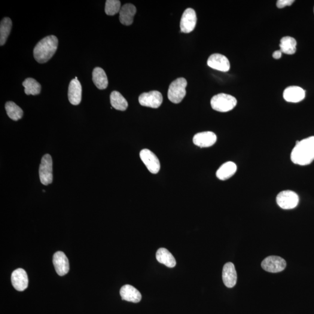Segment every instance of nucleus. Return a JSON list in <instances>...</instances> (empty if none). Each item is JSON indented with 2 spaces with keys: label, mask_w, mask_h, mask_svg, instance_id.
Here are the masks:
<instances>
[{
  "label": "nucleus",
  "mask_w": 314,
  "mask_h": 314,
  "mask_svg": "<svg viewBox=\"0 0 314 314\" xmlns=\"http://www.w3.org/2000/svg\"><path fill=\"white\" fill-rule=\"evenodd\" d=\"M93 81L95 86L100 90L105 89L108 86L107 76L102 68L96 67L93 71Z\"/></svg>",
  "instance_id": "412c9836"
},
{
  "label": "nucleus",
  "mask_w": 314,
  "mask_h": 314,
  "mask_svg": "<svg viewBox=\"0 0 314 314\" xmlns=\"http://www.w3.org/2000/svg\"><path fill=\"white\" fill-rule=\"evenodd\" d=\"M294 2L293 0H279L276 2V6L278 8H283L287 6H291Z\"/></svg>",
  "instance_id": "c85d7f7f"
},
{
  "label": "nucleus",
  "mask_w": 314,
  "mask_h": 314,
  "mask_svg": "<svg viewBox=\"0 0 314 314\" xmlns=\"http://www.w3.org/2000/svg\"><path fill=\"white\" fill-rule=\"evenodd\" d=\"M293 163L299 166H308L314 160V136L296 142L291 155Z\"/></svg>",
  "instance_id": "f257e3e1"
},
{
  "label": "nucleus",
  "mask_w": 314,
  "mask_h": 314,
  "mask_svg": "<svg viewBox=\"0 0 314 314\" xmlns=\"http://www.w3.org/2000/svg\"><path fill=\"white\" fill-rule=\"evenodd\" d=\"M12 21L10 18H4L0 24V45H4L7 41L12 29Z\"/></svg>",
  "instance_id": "393cba45"
},
{
  "label": "nucleus",
  "mask_w": 314,
  "mask_h": 314,
  "mask_svg": "<svg viewBox=\"0 0 314 314\" xmlns=\"http://www.w3.org/2000/svg\"><path fill=\"white\" fill-rule=\"evenodd\" d=\"M237 103L235 97L224 93L218 94L214 96L211 100L212 109L221 112L232 110L235 107Z\"/></svg>",
  "instance_id": "7ed1b4c3"
},
{
  "label": "nucleus",
  "mask_w": 314,
  "mask_h": 314,
  "mask_svg": "<svg viewBox=\"0 0 314 314\" xmlns=\"http://www.w3.org/2000/svg\"><path fill=\"white\" fill-rule=\"evenodd\" d=\"M110 102L112 107L117 109V110L126 111L128 106L126 100L117 91H114L111 93Z\"/></svg>",
  "instance_id": "5701e85b"
},
{
  "label": "nucleus",
  "mask_w": 314,
  "mask_h": 314,
  "mask_svg": "<svg viewBox=\"0 0 314 314\" xmlns=\"http://www.w3.org/2000/svg\"><path fill=\"white\" fill-rule=\"evenodd\" d=\"M22 85L25 87V93L27 95H38L41 92V85L34 79H26Z\"/></svg>",
  "instance_id": "a878e982"
},
{
  "label": "nucleus",
  "mask_w": 314,
  "mask_h": 314,
  "mask_svg": "<svg viewBox=\"0 0 314 314\" xmlns=\"http://www.w3.org/2000/svg\"><path fill=\"white\" fill-rule=\"evenodd\" d=\"M156 258L160 263L166 265L167 267L173 268L176 266L175 258L166 249H158L156 252Z\"/></svg>",
  "instance_id": "4be33fe9"
},
{
  "label": "nucleus",
  "mask_w": 314,
  "mask_h": 314,
  "mask_svg": "<svg viewBox=\"0 0 314 314\" xmlns=\"http://www.w3.org/2000/svg\"><path fill=\"white\" fill-rule=\"evenodd\" d=\"M39 177L42 185L47 186L53 182V160L49 154H45L42 158L39 167Z\"/></svg>",
  "instance_id": "39448f33"
},
{
  "label": "nucleus",
  "mask_w": 314,
  "mask_h": 314,
  "mask_svg": "<svg viewBox=\"0 0 314 314\" xmlns=\"http://www.w3.org/2000/svg\"><path fill=\"white\" fill-rule=\"evenodd\" d=\"M261 267L267 272L277 273L285 269L286 263L284 259L278 256H270L262 262Z\"/></svg>",
  "instance_id": "6e6552de"
},
{
  "label": "nucleus",
  "mask_w": 314,
  "mask_h": 314,
  "mask_svg": "<svg viewBox=\"0 0 314 314\" xmlns=\"http://www.w3.org/2000/svg\"><path fill=\"white\" fill-rule=\"evenodd\" d=\"M82 85L78 79H72L69 85L68 99L69 102L74 105H78L82 100Z\"/></svg>",
  "instance_id": "dca6fc26"
},
{
  "label": "nucleus",
  "mask_w": 314,
  "mask_h": 314,
  "mask_svg": "<svg viewBox=\"0 0 314 314\" xmlns=\"http://www.w3.org/2000/svg\"><path fill=\"white\" fill-rule=\"evenodd\" d=\"M197 23L196 12L192 8H188L184 11L181 18V32L185 33H190L194 29Z\"/></svg>",
  "instance_id": "9d476101"
},
{
  "label": "nucleus",
  "mask_w": 314,
  "mask_h": 314,
  "mask_svg": "<svg viewBox=\"0 0 314 314\" xmlns=\"http://www.w3.org/2000/svg\"><path fill=\"white\" fill-rule=\"evenodd\" d=\"M162 94L158 91H151L148 93H144L139 97L140 105L152 108H159L163 103Z\"/></svg>",
  "instance_id": "0eeeda50"
},
{
  "label": "nucleus",
  "mask_w": 314,
  "mask_h": 314,
  "mask_svg": "<svg viewBox=\"0 0 314 314\" xmlns=\"http://www.w3.org/2000/svg\"><path fill=\"white\" fill-rule=\"evenodd\" d=\"M121 2L118 0H107L105 2V12L106 15L113 16L121 10Z\"/></svg>",
  "instance_id": "cd10ccee"
},
{
  "label": "nucleus",
  "mask_w": 314,
  "mask_h": 314,
  "mask_svg": "<svg viewBox=\"0 0 314 314\" xmlns=\"http://www.w3.org/2000/svg\"><path fill=\"white\" fill-rule=\"evenodd\" d=\"M11 282L18 291L22 292L28 286V277L26 271L22 268L15 270L11 275Z\"/></svg>",
  "instance_id": "ddd939ff"
},
{
  "label": "nucleus",
  "mask_w": 314,
  "mask_h": 314,
  "mask_svg": "<svg viewBox=\"0 0 314 314\" xmlns=\"http://www.w3.org/2000/svg\"><path fill=\"white\" fill-rule=\"evenodd\" d=\"M276 202L277 205L282 209H293L297 206L299 197L293 191L284 190L277 194Z\"/></svg>",
  "instance_id": "423d86ee"
},
{
  "label": "nucleus",
  "mask_w": 314,
  "mask_h": 314,
  "mask_svg": "<svg viewBox=\"0 0 314 314\" xmlns=\"http://www.w3.org/2000/svg\"><path fill=\"white\" fill-rule=\"evenodd\" d=\"M140 157L151 173L156 174L160 171V161L153 152L148 149H144L140 151Z\"/></svg>",
  "instance_id": "1a4fd4ad"
},
{
  "label": "nucleus",
  "mask_w": 314,
  "mask_h": 314,
  "mask_svg": "<svg viewBox=\"0 0 314 314\" xmlns=\"http://www.w3.org/2000/svg\"><path fill=\"white\" fill-rule=\"evenodd\" d=\"M59 45V40L56 36H47L36 44L33 55L36 62L44 63L49 61L54 56Z\"/></svg>",
  "instance_id": "f03ea898"
},
{
  "label": "nucleus",
  "mask_w": 314,
  "mask_h": 314,
  "mask_svg": "<svg viewBox=\"0 0 314 314\" xmlns=\"http://www.w3.org/2000/svg\"><path fill=\"white\" fill-rule=\"evenodd\" d=\"M296 45L297 42L293 38L286 36L280 40V50L286 54H294L296 51Z\"/></svg>",
  "instance_id": "b1692460"
},
{
  "label": "nucleus",
  "mask_w": 314,
  "mask_h": 314,
  "mask_svg": "<svg viewBox=\"0 0 314 314\" xmlns=\"http://www.w3.org/2000/svg\"><path fill=\"white\" fill-rule=\"evenodd\" d=\"M207 65L210 68L221 72H228L230 69V63L227 58L220 54H214L209 57Z\"/></svg>",
  "instance_id": "9b49d317"
},
{
  "label": "nucleus",
  "mask_w": 314,
  "mask_h": 314,
  "mask_svg": "<svg viewBox=\"0 0 314 314\" xmlns=\"http://www.w3.org/2000/svg\"><path fill=\"white\" fill-rule=\"evenodd\" d=\"M5 110L9 117L13 121H18L22 118L23 112L19 106L13 102H8L5 104Z\"/></svg>",
  "instance_id": "bb28decb"
},
{
  "label": "nucleus",
  "mask_w": 314,
  "mask_h": 314,
  "mask_svg": "<svg viewBox=\"0 0 314 314\" xmlns=\"http://www.w3.org/2000/svg\"><path fill=\"white\" fill-rule=\"evenodd\" d=\"M306 97V92L301 87L290 86L286 88L283 92V98L286 102L298 103L303 100Z\"/></svg>",
  "instance_id": "f3484780"
},
{
  "label": "nucleus",
  "mask_w": 314,
  "mask_h": 314,
  "mask_svg": "<svg viewBox=\"0 0 314 314\" xmlns=\"http://www.w3.org/2000/svg\"><path fill=\"white\" fill-rule=\"evenodd\" d=\"M217 140L215 134L212 132H204L197 133L193 137L194 144L198 147H209L215 144Z\"/></svg>",
  "instance_id": "4468645a"
},
{
  "label": "nucleus",
  "mask_w": 314,
  "mask_h": 314,
  "mask_svg": "<svg viewBox=\"0 0 314 314\" xmlns=\"http://www.w3.org/2000/svg\"><path fill=\"white\" fill-rule=\"evenodd\" d=\"M222 279L225 285L228 288H232L236 285L237 276L233 263H228L224 265L222 271Z\"/></svg>",
  "instance_id": "2eb2a0df"
},
{
  "label": "nucleus",
  "mask_w": 314,
  "mask_h": 314,
  "mask_svg": "<svg viewBox=\"0 0 314 314\" xmlns=\"http://www.w3.org/2000/svg\"></svg>",
  "instance_id": "7c9ffc66"
},
{
  "label": "nucleus",
  "mask_w": 314,
  "mask_h": 314,
  "mask_svg": "<svg viewBox=\"0 0 314 314\" xmlns=\"http://www.w3.org/2000/svg\"><path fill=\"white\" fill-rule=\"evenodd\" d=\"M120 295L123 300L134 303H139L142 300V295L138 290L129 285H125L121 288Z\"/></svg>",
  "instance_id": "a211bd4d"
},
{
  "label": "nucleus",
  "mask_w": 314,
  "mask_h": 314,
  "mask_svg": "<svg viewBox=\"0 0 314 314\" xmlns=\"http://www.w3.org/2000/svg\"><path fill=\"white\" fill-rule=\"evenodd\" d=\"M237 171L235 163L229 161L224 164L216 171V175L221 181H225L233 176Z\"/></svg>",
  "instance_id": "aec40b11"
},
{
  "label": "nucleus",
  "mask_w": 314,
  "mask_h": 314,
  "mask_svg": "<svg viewBox=\"0 0 314 314\" xmlns=\"http://www.w3.org/2000/svg\"><path fill=\"white\" fill-rule=\"evenodd\" d=\"M282 55V52L280 50H277L273 53V57L275 59H279L281 58Z\"/></svg>",
  "instance_id": "c756f323"
},
{
  "label": "nucleus",
  "mask_w": 314,
  "mask_h": 314,
  "mask_svg": "<svg viewBox=\"0 0 314 314\" xmlns=\"http://www.w3.org/2000/svg\"><path fill=\"white\" fill-rule=\"evenodd\" d=\"M136 13V8L132 4H126L121 7L120 11V21L124 25L129 26L133 22V18Z\"/></svg>",
  "instance_id": "6ab92c4d"
},
{
  "label": "nucleus",
  "mask_w": 314,
  "mask_h": 314,
  "mask_svg": "<svg viewBox=\"0 0 314 314\" xmlns=\"http://www.w3.org/2000/svg\"><path fill=\"white\" fill-rule=\"evenodd\" d=\"M188 82L187 79L180 78L176 79L170 84L167 97L173 103L179 104L185 98Z\"/></svg>",
  "instance_id": "20e7f679"
},
{
  "label": "nucleus",
  "mask_w": 314,
  "mask_h": 314,
  "mask_svg": "<svg viewBox=\"0 0 314 314\" xmlns=\"http://www.w3.org/2000/svg\"><path fill=\"white\" fill-rule=\"evenodd\" d=\"M53 264L58 275L64 276L68 273L69 264L68 258L65 253L57 251L53 255Z\"/></svg>",
  "instance_id": "f8f14e48"
}]
</instances>
